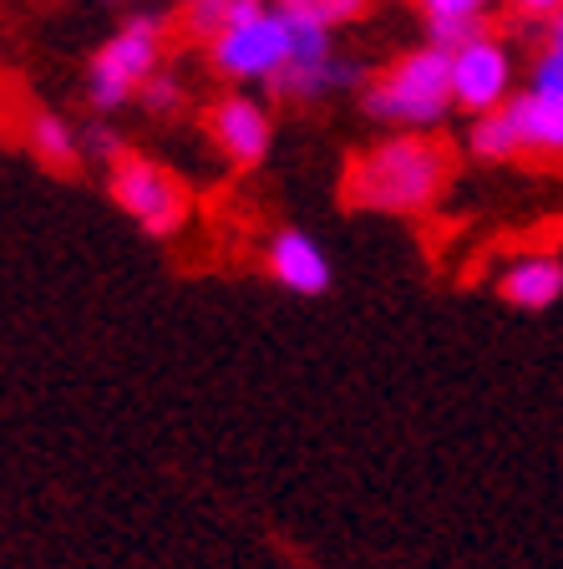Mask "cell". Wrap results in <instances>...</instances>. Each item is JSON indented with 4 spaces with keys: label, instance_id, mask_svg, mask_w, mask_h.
<instances>
[{
    "label": "cell",
    "instance_id": "obj_6",
    "mask_svg": "<svg viewBox=\"0 0 563 569\" xmlns=\"http://www.w3.org/2000/svg\"><path fill=\"white\" fill-rule=\"evenodd\" d=\"M452 97L472 118L513 102V51L503 36L477 31L472 41L452 47Z\"/></svg>",
    "mask_w": 563,
    "mask_h": 569
},
{
    "label": "cell",
    "instance_id": "obj_17",
    "mask_svg": "<svg viewBox=\"0 0 563 569\" xmlns=\"http://www.w3.org/2000/svg\"><path fill=\"white\" fill-rule=\"evenodd\" d=\"M426 21H482L487 26V11L497 0H416Z\"/></svg>",
    "mask_w": 563,
    "mask_h": 569
},
{
    "label": "cell",
    "instance_id": "obj_19",
    "mask_svg": "<svg viewBox=\"0 0 563 569\" xmlns=\"http://www.w3.org/2000/svg\"><path fill=\"white\" fill-rule=\"evenodd\" d=\"M529 87H539V92H559V87H563V51L559 47H543L539 57H533Z\"/></svg>",
    "mask_w": 563,
    "mask_h": 569
},
{
    "label": "cell",
    "instance_id": "obj_4",
    "mask_svg": "<svg viewBox=\"0 0 563 569\" xmlns=\"http://www.w3.org/2000/svg\"><path fill=\"white\" fill-rule=\"evenodd\" d=\"M107 193L148 239H178L188 229V219H193L188 183L173 168L158 163V158L122 153L112 163V173H107Z\"/></svg>",
    "mask_w": 563,
    "mask_h": 569
},
{
    "label": "cell",
    "instance_id": "obj_20",
    "mask_svg": "<svg viewBox=\"0 0 563 569\" xmlns=\"http://www.w3.org/2000/svg\"><path fill=\"white\" fill-rule=\"evenodd\" d=\"M477 31H487V26H482V21H426V41H432V47H442V51L472 41Z\"/></svg>",
    "mask_w": 563,
    "mask_h": 569
},
{
    "label": "cell",
    "instance_id": "obj_7",
    "mask_svg": "<svg viewBox=\"0 0 563 569\" xmlns=\"http://www.w3.org/2000/svg\"><path fill=\"white\" fill-rule=\"evenodd\" d=\"M203 132H209V142L223 153V163L239 168V173H244V168H259L274 148L270 107L249 92H223L219 102L203 112Z\"/></svg>",
    "mask_w": 563,
    "mask_h": 569
},
{
    "label": "cell",
    "instance_id": "obj_8",
    "mask_svg": "<svg viewBox=\"0 0 563 569\" xmlns=\"http://www.w3.org/2000/svg\"><path fill=\"white\" fill-rule=\"evenodd\" d=\"M365 82H371V77H365L361 61L330 51V57L284 61L264 87H270V97H280V102H290V107H320V102H330V97L355 92V87H365Z\"/></svg>",
    "mask_w": 563,
    "mask_h": 569
},
{
    "label": "cell",
    "instance_id": "obj_5",
    "mask_svg": "<svg viewBox=\"0 0 563 569\" xmlns=\"http://www.w3.org/2000/svg\"><path fill=\"white\" fill-rule=\"evenodd\" d=\"M203 51H209V67L219 71L223 82H234V87L270 82L274 71L290 61V51H294V16L270 0L259 16H249V21L209 36Z\"/></svg>",
    "mask_w": 563,
    "mask_h": 569
},
{
    "label": "cell",
    "instance_id": "obj_2",
    "mask_svg": "<svg viewBox=\"0 0 563 569\" xmlns=\"http://www.w3.org/2000/svg\"><path fill=\"white\" fill-rule=\"evenodd\" d=\"M458 107L452 97V51L442 47H416L406 57H396L381 77L365 82V112L386 128L426 132Z\"/></svg>",
    "mask_w": 563,
    "mask_h": 569
},
{
    "label": "cell",
    "instance_id": "obj_12",
    "mask_svg": "<svg viewBox=\"0 0 563 569\" xmlns=\"http://www.w3.org/2000/svg\"><path fill=\"white\" fill-rule=\"evenodd\" d=\"M26 153L47 168V173H77V163H87L82 158V128H71L61 112L41 107V112L26 118Z\"/></svg>",
    "mask_w": 563,
    "mask_h": 569
},
{
    "label": "cell",
    "instance_id": "obj_9",
    "mask_svg": "<svg viewBox=\"0 0 563 569\" xmlns=\"http://www.w3.org/2000/svg\"><path fill=\"white\" fill-rule=\"evenodd\" d=\"M264 270L290 296H325L330 290V254L305 229H274L264 244Z\"/></svg>",
    "mask_w": 563,
    "mask_h": 569
},
{
    "label": "cell",
    "instance_id": "obj_18",
    "mask_svg": "<svg viewBox=\"0 0 563 569\" xmlns=\"http://www.w3.org/2000/svg\"><path fill=\"white\" fill-rule=\"evenodd\" d=\"M122 153H128V142L118 138V128H107V122H87V128H82V158L112 168Z\"/></svg>",
    "mask_w": 563,
    "mask_h": 569
},
{
    "label": "cell",
    "instance_id": "obj_15",
    "mask_svg": "<svg viewBox=\"0 0 563 569\" xmlns=\"http://www.w3.org/2000/svg\"><path fill=\"white\" fill-rule=\"evenodd\" d=\"M274 6H284V11L300 16V21L325 26V31H341V26L361 21V16L371 11V0H274Z\"/></svg>",
    "mask_w": 563,
    "mask_h": 569
},
{
    "label": "cell",
    "instance_id": "obj_10",
    "mask_svg": "<svg viewBox=\"0 0 563 569\" xmlns=\"http://www.w3.org/2000/svg\"><path fill=\"white\" fill-rule=\"evenodd\" d=\"M517 122V138H523V153H539V158H563V87L559 92H513L507 102Z\"/></svg>",
    "mask_w": 563,
    "mask_h": 569
},
{
    "label": "cell",
    "instance_id": "obj_3",
    "mask_svg": "<svg viewBox=\"0 0 563 569\" xmlns=\"http://www.w3.org/2000/svg\"><path fill=\"white\" fill-rule=\"evenodd\" d=\"M158 61H163V16L132 11L87 61V107L102 118L122 112L158 71Z\"/></svg>",
    "mask_w": 563,
    "mask_h": 569
},
{
    "label": "cell",
    "instance_id": "obj_13",
    "mask_svg": "<svg viewBox=\"0 0 563 569\" xmlns=\"http://www.w3.org/2000/svg\"><path fill=\"white\" fill-rule=\"evenodd\" d=\"M468 153L482 158V163H513L523 153V138H517V122L507 107H493V112H477L468 132Z\"/></svg>",
    "mask_w": 563,
    "mask_h": 569
},
{
    "label": "cell",
    "instance_id": "obj_11",
    "mask_svg": "<svg viewBox=\"0 0 563 569\" xmlns=\"http://www.w3.org/2000/svg\"><path fill=\"white\" fill-rule=\"evenodd\" d=\"M497 296L517 310H549L553 300H563V260L559 254H517L497 274Z\"/></svg>",
    "mask_w": 563,
    "mask_h": 569
},
{
    "label": "cell",
    "instance_id": "obj_22",
    "mask_svg": "<svg viewBox=\"0 0 563 569\" xmlns=\"http://www.w3.org/2000/svg\"><path fill=\"white\" fill-rule=\"evenodd\" d=\"M543 47H559L563 51V11H553L549 21H543Z\"/></svg>",
    "mask_w": 563,
    "mask_h": 569
},
{
    "label": "cell",
    "instance_id": "obj_21",
    "mask_svg": "<svg viewBox=\"0 0 563 569\" xmlns=\"http://www.w3.org/2000/svg\"><path fill=\"white\" fill-rule=\"evenodd\" d=\"M513 16H523V21H549L553 11H563V0H503Z\"/></svg>",
    "mask_w": 563,
    "mask_h": 569
},
{
    "label": "cell",
    "instance_id": "obj_16",
    "mask_svg": "<svg viewBox=\"0 0 563 569\" xmlns=\"http://www.w3.org/2000/svg\"><path fill=\"white\" fill-rule=\"evenodd\" d=\"M138 102L153 112V118H178L183 112V82L178 77H168V71H153L148 82H142Z\"/></svg>",
    "mask_w": 563,
    "mask_h": 569
},
{
    "label": "cell",
    "instance_id": "obj_1",
    "mask_svg": "<svg viewBox=\"0 0 563 569\" xmlns=\"http://www.w3.org/2000/svg\"><path fill=\"white\" fill-rule=\"evenodd\" d=\"M452 183V148L432 132H391L351 158L345 199L361 213H422Z\"/></svg>",
    "mask_w": 563,
    "mask_h": 569
},
{
    "label": "cell",
    "instance_id": "obj_14",
    "mask_svg": "<svg viewBox=\"0 0 563 569\" xmlns=\"http://www.w3.org/2000/svg\"><path fill=\"white\" fill-rule=\"evenodd\" d=\"M264 6H270V0H183V21L199 41H209V36H219V31H229V26L259 16Z\"/></svg>",
    "mask_w": 563,
    "mask_h": 569
}]
</instances>
